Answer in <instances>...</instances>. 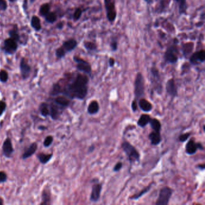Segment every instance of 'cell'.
<instances>
[{
  "instance_id": "7",
  "label": "cell",
  "mask_w": 205,
  "mask_h": 205,
  "mask_svg": "<svg viewBox=\"0 0 205 205\" xmlns=\"http://www.w3.org/2000/svg\"><path fill=\"white\" fill-rule=\"evenodd\" d=\"M104 4L108 21L110 23L114 22L117 15L116 0H104Z\"/></svg>"
},
{
  "instance_id": "30",
  "label": "cell",
  "mask_w": 205,
  "mask_h": 205,
  "mask_svg": "<svg viewBox=\"0 0 205 205\" xmlns=\"http://www.w3.org/2000/svg\"><path fill=\"white\" fill-rule=\"evenodd\" d=\"M53 156V153H50V154L39 153V155H37V158L39 159V161L42 164H45L48 163L51 160Z\"/></svg>"
},
{
  "instance_id": "47",
  "label": "cell",
  "mask_w": 205,
  "mask_h": 205,
  "mask_svg": "<svg viewBox=\"0 0 205 205\" xmlns=\"http://www.w3.org/2000/svg\"><path fill=\"white\" fill-rule=\"evenodd\" d=\"M7 8V2L5 0H0V9L2 10H5Z\"/></svg>"
},
{
  "instance_id": "35",
  "label": "cell",
  "mask_w": 205,
  "mask_h": 205,
  "mask_svg": "<svg viewBox=\"0 0 205 205\" xmlns=\"http://www.w3.org/2000/svg\"><path fill=\"white\" fill-rule=\"evenodd\" d=\"M45 19L49 23H53L57 19V15L54 12H49L45 16Z\"/></svg>"
},
{
  "instance_id": "11",
  "label": "cell",
  "mask_w": 205,
  "mask_h": 205,
  "mask_svg": "<svg viewBox=\"0 0 205 205\" xmlns=\"http://www.w3.org/2000/svg\"><path fill=\"white\" fill-rule=\"evenodd\" d=\"M189 61L191 64L193 66H198L205 61V50H200L194 52L190 56Z\"/></svg>"
},
{
  "instance_id": "13",
  "label": "cell",
  "mask_w": 205,
  "mask_h": 205,
  "mask_svg": "<svg viewBox=\"0 0 205 205\" xmlns=\"http://www.w3.org/2000/svg\"><path fill=\"white\" fill-rule=\"evenodd\" d=\"M3 48L6 53L9 54H13L16 51L18 45L15 40L12 38H9L4 41Z\"/></svg>"
},
{
  "instance_id": "4",
  "label": "cell",
  "mask_w": 205,
  "mask_h": 205,
  "mask_svg": "<svg viewBox=\"0 0 205 205\" xmlns=\"http://www.w3.org/2000/svg\"><path fill=\"white\" fill-rule=\"evenodd\" d=\"M150 77L152 90L158 95H161L163 90L162 82L159 69L156 66L151 67L150 69Z\"/></svg>"
},
{
  "instance_id": "17",
  "label": "cell",
  "mask_w": 205,
  "mask_h": 205,
  "mask_svg": "<svg viewBox=\"0 0 205 205\" xmlns=\"http://www.w3.org/2000/svg\"><path fill=\"white\" fill-rule=\"evenodd\" d=\"M2 152H3V155L6 158H10L12 153L14 152L12 141L9 138H7L3 143Z\"/></svg>"
},
{
  "instance_id": "49",
  "label": "cell",
  "mask_w": 205,
  "mask_h": 205,
  "mask_svg": "<svg viewBox=\"0 0 205 205\" xmlns=\"http://www.w3.org/2000/svg\"><path fill=\"white\" fill-rule=\"evenodd\" d=\"M196 168L198 169H199L201 171H204L205 169V164L204 163L203 164H198L197 166H196Z\"/></svg>"
},
{
  "instance_id": "31",
  "label": "cell",
  "mask_w": 205,
  "mask_h": 205,
  "mask_svg": "<svg viewBox=\"0 0 205 205\" xmlns=\"http://www.w3.org/2000/svg\"><path fill=\"white\" fill-rule=\"evenodd\" d=\"M31 25L32 27L36 31H39L41 29L42 26H41V23H40V19L36 16H32L31 18Z\"/></svg>"
},
{
  "instance_id": "25",
  "label": "cell",
  "mask_w": 205,
  "mask_h": 205,
  "mask_svg": "<svg viewBox=\"0 0 205 205\" xmlns=\"http://www.w3.org/2000/svg\"><path fill=\"white\" fill-rule=\"evenodd\" d=\"M149 125H150V126L153 131L161 132L162 130V124L158 118H151Z\"/></svg>"
},
{
  "instance_id": "45",
  "label": "cell",
  "mask_w": 205,
  "mask_h": 205,
  "mask_svg": "<svg viewBox=\"0 0 205 205\" xmlns=\"http://www.w3.org/2000/svg\"><path fill=\"white\" fill-rule=\"evenodd\" d=\"M6 107V104L4 101H0V116H1L5 111Z\"/></svg>"
},
{
  "instance_id": "50",
  "label": "cell",
  "mask_w": 205,
  "mask_h": 205,
  "mask_svg": "<svg viewBox=\"0 0 205 205\" xmlns=\"http://www.w3.org/2000/svg\"><path fill=\"white\" fill-rule=\"evenodd\" d=\"M94 149H95V146H94V145H92L91 146H90L88 147V153H91V152H93L94 151Z\"/></svg>"
},
{
  "instance_id": "24",
  "label": "cell",
  "mask_w": 205,
  "mask_h": 205,
  "mask_svg": "<svg viewBox=\"0 0 205 205\" xmlns=\"http://www.w3.org/2000/svg\"><path fill=\"white\" fill-rule=\"evenodd\" d=\"M151 118V116L148 114H142L137 122L138 126L142 128H145L147 125H149Z\"/></svg>"
},
{
  "instance_id": "20",
  "label": "cell",
  "mask_w": 205,
  "mask_h": 205,
  "mask_svg": "<svg viewBox=\"0 0 205 205\" xmlns=\"http://www.w3.org/2000/svg\"><path fill=\"white\" fill-rule=\"evenodd\" d=\"M154 183H155V182H152L150 184H149L146 187H145L143 189H142L140 192L131 196L129 197V199L131 200H138L142 197H143L144 195L147 194L151 190V188L153 186Z\"/></svg>"
},
{
  "instance_id": "6",
  "label": "cell",
  "mask_w": 205,
  "mask_h": 205,
  "mask_svg": "<svg viewBox=\"0 0 205 205\" xmlns=\"http://www.w3.org/2000/svg\"><path fill=\"white\" fill-rule=\"evenodd\" d=\"M174 193V190L172 188L165 186L159 190L158 197L155 202V205H167Z\"/></svg>"
},
{
  "instance_id": "21",
  "label": "cell",
  "mask_w": 205,
  "mask_h": 205,
  "mask_svg": "<svg viewBox=\"0 0 205 205\" xmlns=\"http://www.w3.org/2000/svg\"><path fill=\"white\" fill-rule=\"evenodd\" d=\"M181 51L183 56L185 58H187L189 56H191L193 53V50L194 48V43L193 42H189L186 43H183L182 45Z\"/></svg>"
},
{
  "instance_id": "32",
  "label": "cell",
  "mask_w": 205,
  "mask_h": 205,
  "mask_svg": "<svg viewBox=\"0 0 205 205\" xmlns=\"http://www.w3.org/2000/svg\"><path fill=\"white\" fill-rule=\"evenodd\" d=\"M39 110L41 115L43 117H47L50 114V110L48 106L45 103H42L39 107Z\"/></svg>"
},
{
  "instance_id": "52",
  "label": "cell",
  "mask_w": 205,
  "mask_h": 205,
  "mask_svg": "<svg viewBox=\"0 0 205 205\" xmlns=\"http://www.w3.org/2000/svg\"><path fill=\"white\" fill-rule=\"evenodd\" d=\"M39 129H40V130H45V129H46V127H45L44 126H40L39 127Z\"/></svg>"
},
{
  "instance_id": "1",
  "label": "cell",
  "mask_w": 205,
  "mask_h": 205,
  "mask_svg": "<svg viewBox=\"0 0 205 205\" xmlns=\"http://www.w3.org/2000/svg\"><path fill=\"white\" fill-rule=\"evenodd\" d=\"M89 77L83 73H78L73 79L61 88V93L64 96L70 99H84L88 93Z\"/></svg>"
},
{
  "instance_id": "16",
  "label": "cell",
  "mask_w": 205,
  "mask_h": 205,
  "mask_svg": "<svg viewBox=\"0 0 205 205\" xmlns=\"http://www.w3.org/2000/svg\"><path fill=\"white\" fill-rule=\"evenodd\" d=\"M148 138L150 142L151 145L156 146L159 145L162 142V137L160 132L152 131L148 135Z\"/></svg>"
},
{
  "instance_id": "43",
  "label": "cell",
  "mask_w": 205,
  "mask_h": 205,
  "mask_svg": "<svg viewBox=\"0 0 205 205\" xmlns=\"http://www.w3.org/2000/svg\"><path fill=\"white\" fill-rule=\"evenodd\" d=\"M138 102L137 100L134 99L131 102V109L133 113H136L138 110Z\"/></svg>"
},
{
  "instance_id": "53",
  "label": "cell",
  "mask_w": 205,
  "mask_h": 205,
  "mask_svg": "<svg viewBox=\"0 0 205 205\" xmlns=\"http://www.w3.org/2000/svg\"><path fill=\"white\" fill-rule=\"evenodd\" d=\"M3 205V200L0 199V205Z\"/></svg>"
},
{
  "instance_id": "37",
  "label": "cell",
  "mask_w": 205,
  "mask_h": 205,
  "mask_svg": "<svg viewBox=\"0 0 205 205\" xmlns=\"http://www.w3.org/2000/svg\"><path fill=\"white\" fill-rule=\"evenodd\" d=\"M82 14H83V10H82V9L81 8H80V7L77 8L75 10V11L74 12V13L73 15V20L75 21H78L80 19V18L81 17Z\"/></svg>"
},
{
  "instance_id": "8",
  "label": "cell",
  "mask_w": 205,
  "mask_h": 205,
  "mask_svg": "<svg viewBox=\"0 0 205 205\" xmlns=\"http://www.w3.org/2000/svg\"><path fill=\"white\" fill-rule=\"evenodd\" d=\"M73 59L77 63L76 67L81 72L91 77L92 75V67L91 64L84 59L78 56H73Z\"/></svg>"
},
{
  "instance_id": "5",
  "label": "cell",
  "mask_w": 205,
  "mask_h": 205,
  "mask_svg": "<svg viewBox=\"0 0 205 205\" xmlns=\"http://www.w3.org/2000/svg\"><path fill=\"white\" fill-rule=\"evenodd\" d=\"M134 99L137 101L145 96V79L143 73L137 72L134 83Z\"/></svg>"
},
{
  "instance_id": "48",
  "label": "cell",
  "mask_w": 205,
  "mask_h": 205,
  "mask_svg": "<svg viewBox=\"0 0 205 205\" xmlns=\"http://www.w3.org/2000/svg\"><path fill=\"white\" fill-rule=\"evenodd\" d=\"M115 64H116L115 59L113 58V57L109 58V59H108V66H109L110 67H111V68L113 67L114 66Z\"/></svg>"
},
{
  "instance_id": "41",
  "label": "cell",
  "mask_w": 205,
  "mask_h": 205,
  "mask_svg": "<svg viewBox=\"0 0 205 205\" xmlns=\"http://www.w3.org/2000/svg\"><path fill=\"white\" fill-rule=\"evenodd\" d=\"M54 140V138L53 136H51V135H49V136H47L44 142H43V145L44 146L46 147H48L51 146V145L53 143V142Z\"/></svg>"
},
{
  "instance_id": "14",
  "label": "cell",
  "mask_w": 205,
  "mask_h": 205,
  "mask_svg": "<svg viewBox=\"0 0 205 205\" xmlns=\"http://www.w3.org/2000/svg\"><path fill=\"white\" fill-rule=\"evenodd\" d=\"M138 107L144 113H149L153 110V105L145 97L140 98L138 101Z\"/></svg>"
},
{
  "instance_id": "36",
  "label": "cell",
  "mask_w": 205,
  "mask_h": 205,
  "mask_svg": "<svg viewBox=\"0 0 205 205\" xmlns=\"http://www.w3.org/2000/svg\"><path fill=\"white\" fill-rule=\"evenodd\" d=\"M191 132H185V133H183L179 135V137H178V140L179 142L180 143H185L186 142L189 138L191 137Z\"/></svg>"
},
{
  "instance_id": "42",
  "label": "cell",
  "mask_w": 205,
  "mask_h": 205,
  "mask_svg": "<svg viewBox=\"0 0 205 205\" xmlns=\"http://www.w3.org/2000/svg\"><path fill=\"white\" fill-rule=\"evenodd\" d=\"M66 54V52L65 51V50L63 49V48L62 46L56 50V56H57V58H59V59H61V58L64 57L65 56Z\"/></svg>"
},
{
  "instance_id": "33",
  "label": "cell",
  "mask_w": 205,
  "mask_h": 205,
  "mask_svg": "<svg viewBox=\"0 0 205 205\" xmlns=\"http://www.w3.org/2000/svg\"><path fill=\"white\" fill-rule=\"evenodd\" d=\"M42 203L41 205H48L50 203V194L48 192H46V191L43 190L42 193Z\"/></svg>"
},
{
  "instance_id": "44",
  "label": "cell",
  "mask_w": 205,
  "mask_h": 205,
  "mask_svg": "<svg viewBox=\"0 0 205 205\" xmlns=\"http://www.w3.org/2000/svg\"><path fill=\"white\" fill-rule=\"evenodd\" d=\"M122 168H123V163L120 161H118L114 165L113 170L114 172H118L120 170H121Z\"/></svg>"
},
{
  "instance_id": "18",
  "label": "cell",
  "mask_w": 205,
  "mask_h": 205,
  "mask_svg": "<svg viewBox=\"0 0 205 205\" xmlns=\"http://www.w3.org/2000/svg\"><path fill=\"white\" fill-rule=\"evenodd\" d=\"M77 46H78V42L74 39H70L65 41L63 43L62 47L65 50V51L67 53L71 52L73 50H74L77 47Z\"/></svg>"
},
{
  "instance_id": "3",
  "label": "cell",
  "mask_w": 205,
  "mask_h": 205,
  "mask_svg": "<svg viewBox=\"0 0 205 205\" xmlns=\"http://www.w3.org/2000/svg\"><path fill=\"white\" fill-rule=\"evenodd\" d=\"M178 39L175 38L173 43L166 50L163 59L165 64H175L179 61V49L177 47Z\"/></svg>"
},
{
  "instance_id": "9",
  "label": "cell",
  "mask_w": 205,
  "mask_h": 205,
  "mask_svg": "<svg viewBox=\"0 0 205 205\" xmlns=\"http://www.w3.org/2000/svg\"><path fill=\"white\" fill-rule=\"evenodd\" d=\"M94 183L92 185L91 191L90 195V201L93 203H97L99 201L102 191V184L97 181L92 182Z\"/></svg>"
},
{
  "instance_id": "38",
  "label": "cell",
  "mask_w": 205,
  "mask_h": 205,
  "mask_svg": "<svg viewBox=\"0 0 205 205\" xmlns=\"http://www.w3.org/2000/svg\"><path fill=\"white\" fill-rule=\"evenodd\" d=\"M9 35L10 36V38L15 40L16 42L19 40V35L18 34V30L16 29H12L9 31Z\"/></svg>"
},
{
  "instance_id": "19",
  "label": "cell",
  "mask_w": 205,
  "mask_h": 205,
  "mask_svg": "<svg viewBox=\"0 0 205 205\" xmlns=\"http://www.w3.org/2000/svg\"><path fill=\"white\" fill-rule=\"evenodd\" d=\"M178 8V12L180 15H186L188 8L187 0H173Z\"/></svg>"
},
{
  "instance_id": "55",
  "label": "cell",
  "mask_w": 205,
  "mask_h": 205,
  "mask_svg": "<svg viewBox=\"0 0 205 205\" xmlns=\"http://www.w3.org/2000/svg\"><path fill=\"white\" fill-rule=\"evenodd\" d=\"M10 1H11V2H13V1H15L16 0H9Z\"/></svg>"
},
{
  "instance_id": "2",
  "label": "cell",
  "mask_w": 205,
  "mask_h": 205,
  "mask_svg": "<svg viewBox=\"0 0 205 205\" xmlns=\"http://www.w3.org/2000/svg\"><path fill=\"white\" fill-rule=\"evenodd\" d=\"M121 147L126 155L127 159L131 166L135 163H138L140 161L141 155L139 151L129 142L124 140L121 144Z\"/></svg>"
},
{
  "instance_id": "46",
  "label": "cell",
  "mask_w": 205,
  "mask_h": 205,
  "mask_svg": "<svg viewBox=\"0 0 205 205\" xmlns=\"http://www.w3.org/2000/svg\"><path fill=\"white\" fill-rule=\"evenodd\" d=\"M7 175L4 172H0V183H4L7 180Z\"/></svg>"
},
{
  "instance_id": "28",
  "label": "cell",
  "mask_w": 205,
  "mask_h": 205,
  "mask_svg": "<svg viewBox=\"0 0 205 205\" xmlns=\"http://www.w3.org/2000/svg\"><path fill=\"white\" fill-rule=\"evenodd\" d=\"M169 2H167V0H160L158 6H156V10H155L156 12L159 14H161L165 12L167 7H169Z\"/></svg>"
},
{
  "instance_id": "56",
  "label": "cell",
  "mask_w": 205,
  "mask_h": 205,
  "mask_svg": "<svg viewBox=\"0 0 205 205\" xmlns=\"http://www.w3.org/2000/svg\"><path fill=\"white\" fill-rule=\"evenodd\" d=\"M30 1H31V2H34L35 0H30Z\"/></svg>"
},
{
  "instance_id": "22",
  "label": "cell",
  "mask_w": 205,
  "mask_h": 205,
  "mask_svg": "<svg viewBox=\"0 0 205 205\" xmlns=\"http://www.w3.org/2000/svg\"><path fill=\"white\" fill-rule=\"evenodd\" d=\"M100 110V106L99 102L96 100L91 101L87 107V113L90 115H95L99 113Z\"/></svg>"
},
{
  "instance_id": "29",
  "label": "cell",
  "mask_w": 205,
  "mask_h": 205,
  "mask_svg": "<svg viewBox=\"0 0 205 205\" xmlns=\"http://www.w3.org/2000/svg\"><path fill=\"white\" fill-rule=\"evenodd\" d=\"M84 46L85 48V49L88 51V52H91V53H95L96 51H97V48L98 46L97 45L96 43L92 42H90V41H86L84 42Z\"/></svg>"
},
{
  "instance_id": "15",
  "label": "cell",
  "mask_w": 205,
  "mask_h": 205,
  "mask_svg": "<svg viewBox=\"0 0 205 205\" xmlns=\"http://www.w3.org/2000/svg\"><path fill=\"white\" fill-rule=\"evenodd\" d=\"M20 70L22 77L24 80H26L29 77L30 72H31V67L27 63V60L25 58L21 59L20 63Z\"/></svg>"
},
{
  "instance_id": "54",
  "label": "cell",
  "mask_w": 205,
  "mask_h": 205,
  "mask_svg": "<svg viewBox=\"0 0 205 205\" xmlns=\"http://www.w3.org/2000/svg\"><path fill=\"white\" fill-rule=\"evenodd\" d=\"M203 132H205V124H203Z\"/></svg>"
},
{
  "instance_id": "26",
  "label": "cell",
  "mask_w": 205,
  "mask_h": 205,
  "mask_svg": "<svg viewBox=\"0 0 205 205\" xmlns=\"http://www.w3.org/2000/svg\"><path fill=\"white\" fill-rule=\"evenodd\" d=\"M61 107L59 106L56 103L52 104L50 106V115L51 116L53 119H57L60 115V110Z\"/></svg>"
},
{
  "instance_id": "10",
  "label": "cell",
  "mask_w": 205,
  "mask_h": 205,
  "mask_svg": "<svg viewBox=\"0 0 205 205\" xmlns=\"http://www.w3.org/2000/svg\"><path fill=\"white\" fill-rule=\"evenodd\" d=\"M205 148L201 142H196L194 138H191L185 146V153L188 155L196 154L198 150H204Z\"/></svg>"
},
{
  "instance_id": "39",
  "label": "cell",
  "mask_w": 205,
  "mask_h": 205,
  "mask_svg": "<svg viewBox=\"0 0 205 205\" xmlns=\"http://www.w3.org/2000/svg\"><path fill=\"white\" fill-rule=\"evenodd\" d=\"M110 47L113 52H116L118 50V42L116 39H112L110 43Z\"/></svg>"
},
{
  "instance_id": "23",
  "label": "cell",
  "mask_w": 205,
  "mask_h": 205,
  "mask_svg": "<svg viewBox=\"0 0 205 205\" xmlns=\"http://www.w3.org/2000/svg\"><path fill=\"white\" fill-rule=\"evenodd\" d=\"M54 102L56 104H57L61 108H66L69 105L70 103V100L69 97L65 96H58L55 99Z\"/></svg>"
},
{
  "instance_id": "40",
  "label": "cell",
  "mask_w": 205,
  "mask_h": 205,
  "mask_svg": "<svg viewBox=\"0 0 205 205\" xmlns=\"http://www.w3.org/2000/svg\"><path fill=\"white\" fill-rule=\"evenodd\" d=\"M9 76L7 72L4 70H2L0 71V81L2 83H6L8 80Z\"/></svg>"
},
{
  "instance_id": "34",
  "label": "cell",
  "mask_w": 205,
  "mask_h": 205,
  "mask_svg": "<svg viewBox=\"0 0 205 205\" xmlns=\"http://www.w3.org/2000/svg\"><path fill=\"white\" fill-rule=\"evenodd\" d=\"M50 7L48 4H43L41 5L40 8V10H39L40 14L42 16H45L50 12Z\"/></svg>"
},
{
  "instance_id": "51",
  "label": "cell",
  "mask_w": 205,
  "mask_h": 205,
  "mask_svg": "<svg viewBox=\"0 0 205 205\" xmlns=\"http://www.w3.org/2000/svg\"><path fill=\"white\" fill-rule=\"evenodd\" d=\"M143 1L148 5L152 4L154 2V1H155V0H143Z\"/></svg>"
},
{
  "instance_id": "27",
  "label": "cell",
  "mask_w": 205,
  "mask_h": 205,
  "mask_svg": "<svg viewBox=\"0 0 205 205\" xmlns=\"http://www.w3.org/2000/svg\"><path fill=\"white\" fill-rule=\"evenodd\" d=\"M37 149V145L36 143H32L22 155V159H26L31 156L33 154H34Z\"/></svg>"
},
{
  "instance_id": "12",
  "label": "cell",
  "mask_w": 205,
  "mask_h": 205,
  "mask_svg": "<svg viewBox=\"0 0 205 205\" xmlns=\"http://www.w3.org/2000/svg\"><path fill=\"white\" fill-rule=\"evenodd\" d=\"M166 91L169 96L174 99L178 96V87L175 80L173 78H170L166 84Z\"/></svg>"
}]
</instances>
